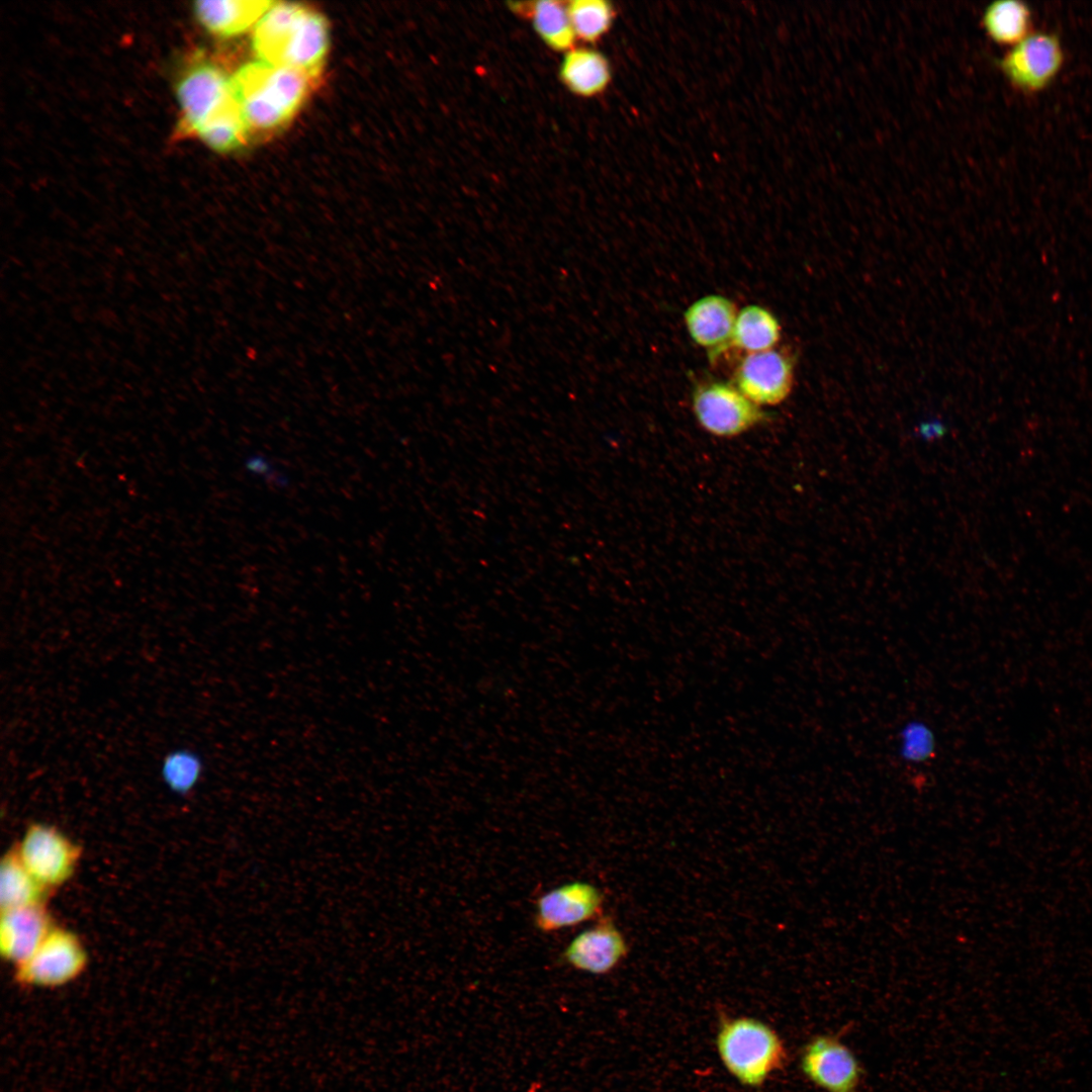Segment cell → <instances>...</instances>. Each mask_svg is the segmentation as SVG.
I'll return each instance as SVG.
<instances>
[{"instance_id":"22","label":"cell","mask_w":1092,"mask_h":1092,"mask_svg":"<svg viewBox=\"0 0 1092 1092\" xmlns=\"http://www.w3.org/2000/svg\"><path fill=\"white\" fill-rule=\"evenodd\" d=\"M248 133L249 130L236 102L205 122L195 135L211 149L228 152L242 146Z\"/></svg>"},{"instance_id":"24","label":"cell","mask_w":1092,"mask_h":1092,"mask_svg":"<svg viewBox=\"0 0 1092 1092\" xmlns=\"http://www.w3.org/2000/svg\"><path fill=\"white\" fill-rule=\"evenodd\" d=\"M898 752L908 763H924L936 751V738L932 728L922 720L906 722L899 732Z\"/></svg>"},{"instance_id":"19","label":"cell","mask_w":1092,"mask_h":1092,"mask_svg":"<svg viewBox=\"0 0 1092 1092\" xmlns=\"http://www.w3.org/2000/svg\"><path fill=\"white\" fill-rule=\"evenodd\" d=\"M49 892L23 866L15 846L3 855L0 863L1 911L43 904Z\"/></svg>"},{"instance_id":"11","label":"cell","mask_w":1092,"mask_h":1092,"mask_svg":"<svg viewBox=\"0 0 1092 1092\" xmlns=\"http://www.w3.org/2000/svg\"><path fill=\"white\" fill-rule=\"evenodd\" d=\"M629 946L611 917L601 916L596 924L575 935L561 957L569 967L592 975H606L627 958Z\"/></svg>"},{"instance_id":"8","label":"cell","mask_w":1092,"mask_h":1092,"mask_svg":"<svg viewBox=\"0 0 1092 1092\" xmlns=\"http://www.w3.org/2000/svg\"><path fill=\"white\" fill-rule=\"evenodd\" d=\"M183 130L196 131L210 118L237 102L233 77L211 64L189 69L177 86Z\"/></svg>"},{"instance_id":"1","label":"cell","mask_w":1092,"mask_h":1092,"mask_svg":"<svg viewBox=\"0 0 1092 1092\" xmlns=\"http://www.w3.org/2000/svg\"><path fill=\"white\" fill-rule=\"evenodd\" d=\"M315 75L263 61L234 76L235 96L250 131H269L287 122L307 97Z\"/></svg>"},{"instance_id":"18","label":"cell","mask_w":1092,"mask_h":1092,"mask_svg":"<svg viewBox=\"0 0 1092 1092\" xmlns=\"http://www.w3.org/2000/svg\"><path fill=\"white\" fill-rule=\"evenodd\" d=\"M982 26L993 42L1010 49L1032 32V12L1022 1H994L983 11Z\"/></svg>"},{"instance_id":"12","label":"cell","mask_w":1092,"mask_h":1092,"mask_svg":"<svg viewBox=\"0 0 1092 1092\" xmlns=\"http://www.w3.org/2000/svg\"><path fill=\"white\" fill-rule=\"evenodd\" d=\"M54 927L44 903L1 911L2 958L15 967L25 962Z\"/></svg>"},{"instance_id":"16","label":"cell","mask_w":1092,"mask_h":1092,"mask_svg":"<svg viewBox=\"0 0 1092 1092\" xmlns=\"http://www.w3.org/2000/svg\"><path fill=\"white\" fill-rule=\"evenodd\" d=\"M559 78L573 94L590 97L606 89L611 69L608 60L596 50L572 48L561 61Z\"/></svg>"},{"instance_id":"14","label":"cell","mask_w":1092,"mask_h":1092,"mask_svg":"<svg viewBox=\"0 0 1092 1092\" xmlns=\"http://www.w3.org/2000/svg\"><path fill=\"white\" fill-rule=\"evenodd\" d=\"M329 48V28L325 18L305 8L288 35L277 65L316 75Z\"/></svg>"},{"instance_id":"5","label":"cell","mask_w":1092,"mask_h":1092,"mask_svg":"<svg viewBox=\"0 0 1092 1092\" xmlns=\"http://www.w3.org/2000/svg\"><path fill=\"white\" fill-rule=\"evenodd\" d=\"M15 848L26 870L49 891L71 879L82 852L57 827L41 822L31 823Z\"/></svg>"},{"instance_id":"25","label":"cell","mask_w":1092,"mask_h":1092,"mask_svg":"<svg viewBox=\"0 0 1092 1092\" xmlns=\"http://www.w3.org/2000/svg\"><path fill=\"white\" fill-rule=\"evenodd\" d=\"M202 772L201 760L189 751H175L164 759L162 775L176 793L184 794L193 789Z\"/></svg>"},{"instance_id":"15","label":"cell","mask_w":1092,"mask_h":1092,"mask_svg":"<svg viewBox=\"0 0 1092 1092\" xmlns=\"http://www.w3.org/2000/svg\"><path fill=\"white\" fill-rule=\"evenodd\" d=\"M271 1L200 0L194 13L202 26L219 36H233L254 28Z\"/></svg>"},{"instance_id":"20","label":"cell","mask_w":1092,"mask_h":1092,"mask_svg":"<svg viewBox=\"0 0 1092 1092\" xmlns=\"http://www.w3.org/2000/svg\"><path fill=\"white\" fill-rule=\"evenodd\" d=\"M518 12L526 11L541 39L552 50L567 52L573 48L576 39L571 26L566 3L558 1H537L523 8L515 3Z\"/></svg>"},{"instance_id":"13","label":"cell","mask_w":1092,"mask_h":1092,"mask_svg":"<svg viewBox=\"0 0 1092 1092\" xmlns=\"http://www.w3.org/2000/svg\"><path fill=\"white\" fill-rule=\"evenodd\" d=\"M737 314L732 300L713 294L691 304L685 312V323L692 339L708 348L714 359L729 347Z\"/></svg>"},{"instance_id":"4","label":"cell","mask_w":1092,"mask_h":1092,"mask_svg":"<svg viewBox=\"0 0 1092 1092\" xmlns=\"http://www.w3.org/2000/svg\"><path fill=\"white\" fill-rule=\"evenodd\" d=\"M87 964L88 954L80 938L55 926L37 949L15 967L14 979L22 987H61L80 977Z\"/></svg>"},{"instance_id":"7","label":"cell","mask_w":1092,"mask_h":1092,"mask_svg":"<svg viewBox=\"0 0 1092 1092\" xmlns=\"http://www.w3.org/2000/svg\"><path fill=\"white\" fill-rule=\"evenodd\" d=\"M693 411L702 428L719 438L739 436L765 419L760 407L736 385L719 381L697 387Z\"/></svg>"},{"instance_id":"3","label":"cell","mask_w":1092,"mask_h":1092,"mask_svg":"<svg viewBox=\"0 0 1092 1092\" xmlns=\"http://www.w3.org/2000/svg\"><path fill=\"white\" fill-rule=\"evenodd\" d=\"M1065 64L1060 37L1049 31H1032L1010 48L995 65L1017 91L1032 95L1045 90L1057 79Z\"/></svg>"},{"instance_id":"10","label":"cell","mask_w":1092,"mask_h":1092,"mask_svg":"<svg viewBox=\"0 0 1092 1092\" xmlns=\"http://www.w3.org/2000/svg\"><path fill=\"white\" fill-rule=\"evenodd\" d=\"M793 366L791 357L782 351L748 353L736 369L735 385L758 406L776 405L792 391Z\"/></svg>"},{"instance_id":"9","label":"cell","mask_w":1092,"mask_h":1092,"mask_svg":"<svg viewBox=\"0 0 1092 1092\" xmlns=\"http://www.w3.org/2000/svg\"><path fill=\"white\" fill-rule=\"evenodd\" d=\"M604 894L595 885L573 881L549 890L535 903L534 925L551 933L602 916Z\"/></svg>"},{"instance_id":"2","label":"cell","mask_w":1092,"mask_h":1092,"mask_svg":"<svg viewBox=\"0 0 1092 1092\" xmlns=\"http://www.w3.org/2000/svg\"><path fill=\"white\" fill-rule=\"evenodd\" d=\"M716 1046L727 1071L745 1087H760L788 1062L786 1045L778 1032L753 1017L723 1018Z\"/></svg>"},{"instance_id":"17","label":"cell","mask_w":1092,"mask_h":1092,"mask_svg":"<svg viewBox=\"0 0 1092 1092\" xmlns=\"http://www.w3.org/2000/svg\"><path fill=\"white\" fill-rule=\"evenodd\" d=\"M305 6L272 2L253 28L252 44L260 61L276 64L292 28Z\"/></svg>"},{"instance_id":"23","label":"cell","mask_w":1092,"mask_h":1092,"mask_svg":"<svg viewBox=\"0 0 1092 1092\" xmlns=\"http://www.w3.org/2000/svg\"><path fill=\"white\" fill-rule=\"evenodd\" d=\"M566 8L575 37L587 42L601 38L615 16L612 4L604 0H573Z\"/></svg>"},{"instance_id":"6","label":"cell","mask_w":1092,"mask_h":1092,"mask_svg":"<svg viewBox=\"0 0 1092 1092\" xmlns=\"http://www.w3.org/2000/svg\"><path fill=\"white\" fill-rule=\"evenodd\" d=\"M800 1069L824 1092H862L864 1070L840 1035L821 1033L811 1037L802 1048Z\"/></svg>"},{"instance_id":"21","label":"cell","mask_w":1092,"mask_h":1092,"mask_svg":"<svg viewBox=\"0 0 1092 1092\" xmlns=\"http://www.w3.org/2000/svg\"><path fill=\"white\" fill-rule=\"evenodd\" d=\"M780 336V324L772 313L761 306L748 305L737 314L729 347L747 353L766 351L774 348Z\"/></svg>"}]
</instances>
